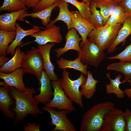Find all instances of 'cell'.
Instances as JSON below:
<instances>
[{
	"label": "cell",
	"mask_w": 131,
	"mask_h": 131,
	"mask_svg": "<svg viewBox=\"0 0 131 131\" xmlns=\"http://www.w3.org/2000/svg\"><path fill=\"white\" fill-rule=\"evenodd\" d=\"M106 76L110 80V83L106 84V90L107 94H115L117 97L119 98H123L125 94L123 91L122 90L119 88V85L122 83L120 79L122 77L121 74L118 75L114 79L111 78L109 72L106 74Z\"/></svg>",
	"instance_id": "obj_24"
},
{
	"label": "cell",
	"mask_w": 131,
	"mask_h": 131,
	"mask_svg": "<svg viewBox=\"0 0 131 131\" xmlns=\"http://www.w3.org/2000/svg\"><path fill=\"white\" fill-rule=\"evenodd\" d=\"M90 8L91 15L89 21L93 23L96 28L104 25L103 17L99 10L97 9L95 2L92 0L90 2Z\"/></svg>",
	"instance_id": "obj_31"
},
{
	"label": "cell",
	"mask_w": 131,
	"mask_h": 131,
	"mask_svg": "<svg viewBox=\"0 0 131 131\" xmlns=\"http://www.w3.org/2000/svg\"><path fill=\"white\" fill-rule=\"evenodd\" d=\"M126 123L124 112L115 107L105 115L99 131H125Z\"/></svg>",
	"instance_id": "obj_8"
},
{
	"label": "cell",
	"mask_w": 131,
	"mask_h": 131,
	"mask_svg": "<svg viewBox=\"0 0 131 131\" xmlns=\"http://www.w3.org/2000/svg\"><path fill=\"white\" fill-rule=\"evenodd\" d=\"M121 24H106L94 28L89 34V39L103 50L107 49L116 38Z\"/></svg>",
	"instance_id": "obj_3"
},
{
	"label": "cell",
	"mask_w": 131,
	"mask_h": 131,
	"mask_svg": "<svg viewBox=\"0 0 131 131\" xmlns=\"http://www.w3.org/2000/svg\"><path fill=\"white\" fill-rule=\"evenodd\" d=\"M70 14L72 20L71 28L75 29L81 35L82 40L79 45H82L86 41L90 32L96 27L93 23L84 18L79 11H70Z\"/></svg>",
	"instance_id": "obj_10"
},
{
	"label": "cell",
	"mask_w": 131,
	"mask_h": 131,
	"mask_svg": "<svg viewBox=\"0 0 131 131\" xmlns=\"http://www.w3.org/2000/svg\"><path fill=\"white\" fill-rule=\"evenodd\" d=\"M21 67L25 73L35 75L39 83L44 69L42 57L38 48L33 47L26 51L22 58Z\"/></svg>",
	"instance_id": "obj_5"
},
{
	"label": "cell",
	"mask_w": 131,
	"mask_h": 131,
	"mask_svg": "<svg viewBox=\"0 0 131 131\" xmlns=\"http://www.w3.org/2000/svg\"><path fill=\"white\" fill-rule=\"evenodd\" d=\"M23 0L24 2L26 0Z\"/></svg>",
	"instance_id": "obj_44"
},
{
	"label": "cell",
	"mask_w": 131,
	"mask_h": 131,
	"mask_svg": "<svg viewBox=\"0 0 131 131\" xmlns=\"http://www.w3.org/2000/svg\"><path fill=\"white\" fill-rule=\"evenodd\" d=\"M58 7L59 8V13L57 17L54 20L51 21L46 26L48 28L54 25L57 21H62L66 25L68 30L71 29V18L70 11L68 9L69 5L67 2L64 0H57Z\"/></svg>",
	"instance_id": "obj_21"
},
{
	"label": "cell",
	"mask_w": 131,
	"mask_h": 131,
	"mask_svg": "<svg viewBox=\"0 0 131 131\" xmlns=\"http://www.w3.org/2000/svg\"><path fill=\"white\" fill-rule=\"evenodd\" d=\"M119 4L123 9L126 17H131V0H122Z\"/></svg>",
	"instance_id": "obj_35"
},
{
	"label": "cell",
	"mask_w": 131,
	"mask_h": 131,
	"mask_svg": "<svg viewBox=\"0 0 131 131\" xmlns=\"http://www.w3.org/2000/svg\"><path fill=\"white\" fill-rule=\"evenodd\" d=\"M94 1L95 2H101L102 1H103L105 0H92Z\"/></svg>",
	"instance_id": "obj_42"
},
{
	"label": "cell",
	"mask_w": 131,
	"mask_h": 131,
	"mask_svg": "<svg viewBox=\"0 0 131 131\" xmlns=\"http://www.w3.org/2000/svg\"><path fill=\"white\" fill-rule=\"evenodd\" d=\"M98 82L94 79L92 73L88 71L86 82L81 86L80 91L82 96L86 98L91 99L96 91V85Z\"/></svg>",
	"instance_id": "obj_25"
},
{
	"label": "cell",
	"mask_w": 131,
	"mask_h": 131,
	"mask_svg": "<svg viewBox=\"0 0 131 131\" xmlns=\"http://www.w3.org/2000/svg\"><path fill=\"white\" fill-rule=\"evenodd\" d=\"M130 40H131V34ZM107 59L112 60L117 59L119 60L120 62H128L131 61V43L122 52L116 55L109 57Z\"/></svg>",
	"instance_id": "obj_33"
},
{
	"label": "cell",
	"mask_w": 131,
	"mask_h": 131,
	"mask_svg": "<svg viewBox=\"0 0 131 131\" xmlns=\"http://www.w3.org/2000/svg\"><path fill=\"white\" fill-rule=\"evenodd\" d=\"M131 86V80H130L128 82ZM124 94L127 97L131 99V88L129 89L126 88L123 91Z\"/></svg>",
	"instance_id": "obj_40"
},
{
	"label": "cell",
	"mask_w": 131,
	"mask_h": 131,
	"mask_svg": "<svg viewBox=\"0 0 131 131\" xmlns=\"http://www.w3.org/2000/svg\"><path fill=\"white\" fill-rule=\"evenodd\" d=\"M16 34L15 40L8 46L6 51V54L13 55L16 48L21 46L23 43L22 40L25 37L34 33L40 31L43 28L34 25L33 28L25 30L22 29L18 23H16Z\"/></svg>",
	"instance_id": "obj_18"
},
{
	"label": "cell",
	"mask_w": 131,
	"mask_h": 131,
	"mask_svg": "<svg viewBox=\"0 0 131 131\" xmlns=\"http://www.w3.org/2000/svg\"><path fill=\"white\" fill-rule=\"evenodd\" d=\"M127 17L123 9L119 3L112 13L106 24L113 25L118 23L122 24Z\"/></svg>",
	"instance_id": "obj_30"
},
{
	"label": "cell",
	"mask_w": 131,
	"mask_h": 131,
	"mask_svg": "<svg viewBox=\"0 0 131 131\" xmlns=\"http://www.w3.org/2000/svg\"><path fill=\"white\" fill-rule=\"evenodd\" d=\"M110 101L98 103L88 109L84 114L80 128V131H99L105 115L115 107Z\"/></svg>",
	"instance_id": "obj_2"
},
{
	"label": "cell",
	"mask_w": 131,
	"mask_h": 131,
	"mask_svg": "<svg viewBox=\"0 0 131 131\" xmlns=\"http://www.w3.org/2000/svg\"><path fill=\"white\" fill-rule=\"evenodd\" d=\"M78 57L82 62L97 68L105 58L104 50L89 39L82 45Z\"/></svg>",
	"instance_id": "obj_6"
},
{
	"label": "cell",
	"mask_w": 131,
	"mask_h": 131,
	"mask_svg": "<svg viewBox=\"0 0 131 131\" xmlns=\"http://www.w3.org/2000/svg\"><path fill=\"white\" fill-rule=\"evenodd\" d=\"M9 86H3L0 88V110L6 116L15 120V114L11 109L15 105V101L10 93Z\"/></svg>",
	"instance_id": "obj_13"
},
{
	"label": "cell",
	"mask_w": 131,
	"mask_h": 131,
	"mask_svg": "<svg viewBox=\"0 0 131 131\" xmlns=\"http://www.w3.org/2000/svg\"><path fill=\"white\" fill-rule=\"evenodd\" d=\"M40 127V124H37L35 123H28L26 125L23 126L24 131H39Z\"/></svg>",
	"instance_id": "obj_37"
},
{
	"label": "cell",
	"mask_w": 131,
	"mask_h": 131,
	"mask_svg": "<svg viewBox=\"0 0 131 131\" xmlns=\"http://www.w3.org/2000/svg\"><path fill=\"white\" fill-rule=\"evenodd\" d=\"M16 31H7L0 30V56L7 54L6 51L9 43L15 38Z\"/></svg>",
	"instance_id": "obj_28"
},
{
	"label": "cell",
	"mask_w": 131,
	"mask_h": 131,
	"mask_svg": "<svg viewBox=\"0 0 131 131\" xmlns=\"http://www.w3.org/2000/svg\"><path fill=\"white\" fill-rule=\"evenodd\" d=\"M69 72L66 69H64L62 73V78H59L61 86L66 95L74 103L76 104L81 108L84 106L82 100V96L80 87L86 82L87 78L85 75L81 73L77 79L72 80L69 77Z\"/></svg>",
	"instance_id": "obj_4"
},
{
	"label": "cell",
	"mask_w": 131,
	"mask_h": 131,
	"mask_svg": "<svg viewBox=\"0 0 131 131\" xmlns=\"http://www.w3.org/2000/svg\"><path fill=\"white\" fill-rule=\"evenodd\" d=\"M75 6L78 9L82 16L89 21L91 15L90 10V3L80 2L77 0H64Z\"/></svg>",
	"instance_id": "obj_32"
},
{
	"label": "cell",
	"mask_w": 131,
	"mask_h": 131,
	"mask_svg": "<svg viewBox=\"0 0 131 131\" xmlns=\"http://www.w3.org/2000/svg\"><path fill=\"white\" fill-rule=\"evenodd\" d=\"M25 53L21 51L19 46L17 47L13 57L0 67V72L9 73L21 67V61Z\"/></svg>",
	"instance_id": "obj_22"
},
{
	"label": "cell",
	"mask_w": 131,
	"mask_h": 131,
	"mask_svg": "<svg viewBox=\"0 0 131 131\" xmlns=\"http://www.w3.org/2000/svg\"><path fill=\"white\" fill-rule=\"evenodd\" d=\"M24 73L22 68H20L9 73L0 72V78L3 80L0 82V85L3 86L14 87L20 91H25L26 87L23 80Z\"/></svg>",
	"instance_id": "obj_12"
},
{
	"label": "cell",
	"mask_w": 131,
	"mask_h": 131,
	"mask_svg": "<svg viewBox=\"0 0 131 131\" xmlns=\"http://www.w3.org/2000/svg\"><path fill=\"white\" fill-rule=\"evenodd\" d=\"M26 7L24 2L22 0H4L0 7V11L11 12L19 11Z\"/></svg>",
	"instance_id": "obj_29"
},
{
	"label": "cell",
	"mask_w": 131,
	"mask_h": 131,
	"mask_svg": "<svg viewBox=\"0 0 131 131\" xmlns=\"http://www.w3.org/2000/svg\"><path fill=\"white\" fill-rule=\"evenodd\" d=\"M91 0H82V1L85 3H90Z\"/></svg>",
	"instance_id": "obj_41"
},
{
	"label": "cell",
	"mask_w": 131,
	"mask_h": 131,
	"mask_svg": "<svg viewBox=\"0 0 131 131\" xmlns=\"http://www.w3.org/2000/svg\"><path fill=\"white\" fill-rule=\"evenodd\" d=\"M9 60V58L6 57L5 55H0V67L2 66Z\"/></svg>",
	"instance_id": "obj_39"
},
{
	"label": "cell",
	"mask_w": 131,
	"mask_h": 131,
	"mask_svg": "<svg viewBox=\"0 0 131 131\" xmlns=\"http://www.w3.org/2000/svg\"><path fill=\"white\" fill-rule=\"evenodd\" d=\"M95 2L97 8L100 9L99 11L103 17L104 25H105L119 3L114 0H107Z\"/></svg>",
	"instance_id": "obj_26"
},
{
	"label": "cell",
	"mask_w": 131,
	"mask_h": 131,
	"mask_svg": "<svg viewBox=\"0 0 131 131\" xmlns=\"http://www.w3.org/2000/svg\"><path fill=\"white\" fill-rule=\"evenodd\" d=\"M43 109L49 114L51 119L50 124L55 126L52 131H76L74 125L68 118L69 113L64 110L57 111L55 108L45 106Z\"/></svg>",
	"instance_id": "obj_9"
},
{
	"label": "cell",
	"mask_w": 131,
	"mask_h": 131,
	"mask_svg": "<svg viewBox=\"0 0 131 131\" xmlns=\"http://www.w3.org/2000/svg\"><path fill=\"white\" fill-rule=\"evenodd\" d=\"M56 63L60 69L63 70L68 68L73 69L80 72L85 76H87L88 65L83 64L78 57L73 60H68L61 57L57 60Z\"/></svg>",
	"instance_id": "obj_23"
},
{
	"label": "cell",
	"mask_w": 131,
	"mask_h": 131,
	"mask_svg": "<svg viewBox=\"0 0 131 131\" xmlns=\"http://www.w3.org/2000/svg\"><path fill=\"white\" fill-rule=\"evenodd\" d=\"M115 2L118 3H120L122 0H114Z\"/></svg>",
	"instance_id": "obj_43"
},
{
	"label": "cell",
	"mask_w": 131,
	"mask_h": 131,
	"mask_svg": "<svg viewBox=\"0 0 131 131\" xmlns=\"http://www.w3.org/2000/svg\"><path fill=\"white\" fill-rule=\"evenodd\" d=\"M29 8L1 14L0 15V30L7 31H16V21Z\"/></svg>",
	"instance_id": "obj_17"
},
{
	"label": "cell",
	"mask_w": 131,
	"mask_h": 131,
	"mask_svg": "<svg viewBox=\"0 0 131 131\" xmlns=\"http://www.w3.org/2000/svg\"><path fill=\"white\" fill-rule=\"evenodd\" d=\"M108 70L115 71L122 74L124 79L122 83L128 82L131 79V61L120 62L114 63L108 65L106 67Z\"/></svg>",
	"instance_id": "obj_27"
},
{
	"label": "cell",
	"mask_w": 131,
	"mask_h": 131,
	"mask_svg": "<svg viewBox=\"0 0 131 131\" xmlns=\"http://www.w3.org/2000/svg\"><path fill=\"white\" fill-rule=\"evenodd\" d=\"M41 0H27L24 2L26 7L33 8Z\"/></svg>",
	"instance_id": "obj_38"
},
{
	"label": "cell",
	"mask_w": 131,
	"mask_h": 131,
	"mask_svg": "<svg viewBox=\"0 0 131 131\" xmlns=\"http://www.w3.org/2000/svg\"><path fill=\"white\" fill-rule=\"evenodd\" d=\"M57 0H41L34 8L32 12H35L44 9L53 4Z\"/></svg>",
	"instance_id": "obj_34"
},
{
	"label": "cell",
	"mask_w": 131,
	"mask_h": 131,
	"mask_svg": "<svg viewBox=\"0 0 131 131\" xmlns=\"http://www.w3.org/2000/svg\"><path fill=\"white\" fill-rule=\"evenodd\" d=\"M26 87L25 91H22L14 87H10V93L15 101V107L13 109L15 114V125L24 121L28 115L34 117L43 113L38 107L39 103L33 96L36 93L35 89Z\"/></svg>",
	"instance_id": "obj_1"
},
{
	"label": "cell",
	"mask_w": 131,
	"mask_h": 131,
	"mask_svg": "<svg viewBox=\"0 0 131 131\" xmlns=\"http://www.w3.org/2000/svg\"><path fill=\"white\" fill-rule=\"evenodd\" d=\"M55 43H51L43 45H38V48L43 60L44 69L52 81H57L59 78L54 72L55 67L51 62L50 57L51 49Z\"/></svg>",
	"instance_id": "obj_16"
},
{
	"label": "cell",
	"mask_w": 131,
	"mask_h": 131,
	"mask_svg": "<svg viewBox=\"0 0 131 131\" xmlns=\"http://www.w3.org/2000/svg\"><path fill=\"white\" fill-rule=\"evenodd\" d=\"M123 26L119 30L114 41L107 49L110 54L114 52L117 46L121 42H124L127 38L131 34V17H127Z\"/></svg>",
	"instance_id": "obj_19"
},
{
	"label": "cell",
	"mask_w": 131,
	"mask_h": 131,
	"mask_svg": "<svg viewBox=\"0 0 131 131\" xmlns=\"http://www.w3.org/2000/svg\"><path fill=\"white\" fill-rule=\"evenodd\" d=\"M124 113L126 123L125 131H131V111L129 109H126Z\"/></svg>",
	"instance_id": "obj_36"
},
{
	"label": "cell",
	"mask_w": 131,
	"mask_h": 131,
	"mask_svg": "<svg viewBox=\"0 0 131 131\" xmlns=\"http://www.w3.org/2000/svg\"><path fill=\"white\" fill-rule=\"evenodd\" d=\"M50 80L46 72L44 70L43 71L39 83L41 86L40 92L38 94L34 96L35 99L39 103L45 105L51 100L53 92L52 90Z\"/></svg>",
	"instance_id": "obj_14"
},
{
	"label": "cell",
	"mask_w": 131,
	"mask_h": 131,
	"mask_svg": "<svg viewBox=\"0 0 131 131\" xmlns=\"http://www.w3.org/2000/svg\"><path fill=\"white\" fill-rule=\"evenodd\" d=\"M57 0L51 6L41 10L35 12L28 13L27 11L21 15L18 20L27 21L25 20L23 18L26 17L30 16L33 18H38L41 21V24L44 26H46L51 21L50 17L51 12L55 7H58Z\"/></svg>",
	"instance_id": "obj_20"
},
{
	"label": "cell",
	"mask_w": 131,
	"mask_h": 131,
	"mask_svg": "<svg viewBox=\"0 0 131 131\" xmlns=\"http://www.w3.org/2000/svg\"><path fill=\"white\" fill-rule=\"evenodd\" d=\"M65 36L66 42L64 47L54 50L58 58L70 50H76L78 53L80 51L79 42L82 41V39L77 33V30L74 28H71L68 31Z\"/></svg>",
	"instance_id": "obj_15"
},
{
	"label": "cell",
	"mask_w": 131,
	"mask_h": 131,
	"mask_svg": "<svg viewBox=\"0 0 131 131\" xmlns=\"http://www.w3.org/2000/svg\"><path fill=\"white\" fill-rule=\"evenodd\" d=\"M51 84L54 90V97L50 101L45 105V106L56 108L59 110H65L69 113L74 111L75 108L73 102L65 94L59 79L57 81H52Z\"/></svg>",
	"instance_id": "obj_7"
},
{
	"label": "cell",
	"mask_w": 131,
	"mask_h": 131,
	"mask_svg": "<svg viewBox=\"0 0 131 131\" xmlns=\"http://www.w3.org/2000/svg\"><path fill=\"white\" fill-rule=\"evenodd\" d=\"M30 36L34 38L35 39L33 41L40 45H44L49 42L60 43L63 39L60 27L55 25L37 32Z\"/></svg>",
	"instance_id": "obj_11"
}]
</instances>
